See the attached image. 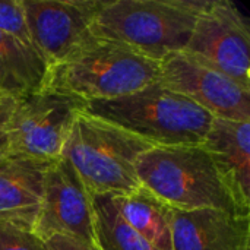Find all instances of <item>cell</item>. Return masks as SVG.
<instances>
[{
  "label": "cell",
  "mask_w": 250,
  "mask_h": 250,
  "mask_svg": "<svg viewBox=\"0 0 250 250\" xmlns=\"http://www.w3.org/2000/svg\"><path fill=\"white\" fill-rule=\"evenodd\" d=\"M141 186L176 211L223 209L250 215L236 202L202 145L152 146L136 163Z\"/></svg>",
  "instance_id": "277c9868"
},
{
  "label": "cell",
  "mask_w": 250,
  "mask_h": 250,
  "mask_svg": "<svg viewBox=\"0 0 250 250\" xmlns=\"http://www.w3.org/2000/svg\"><path fill=\"white\" fill-rule=\"evenodd\" d=\"M32 233L42 242L64 236L97 245L92 195L66 158L50 164L44 177V195Z\"/></svg>",
  "instance_id": "ba28073f"
},
{
  "label": "cell",
  "mask_w": 250,
  "mask_h": 250,
  "mask_svg": "<svg viewBox=\"0 0 250 250\" xmlns=\"http://www.w3.org/2000/svg\"><path fill=\"white\" fill-rule=\"evenodd\" d=\"M201 145L239 207L250 212V122L214 117Z\"/></svg>",
  "instance_id": "4fadbf2b"
},
{
  "label": "cell",
  "mask_w": 250,
  "mask_h": 250,
  "mask_svg": "<svg viewBox=\"0 0 250 250\" xmlns=\"http://www.w3.org/2000/svg\"><path fill=\"white\" fill-rule=\"evenodd\" d=\"M0 98H1V97H0Z\"/></svg>",
  "instance_id": "44dd1931"
},
{
  "label": "cell",
  "mask_w": 250,
  "mask_h": 250,
  "mask_svg": "<svg viewBox=\"0 0 250 250\" xmlns=\"http://www.w3.org/2000/svg\"><path fill=\"white\" fill-rule=\"evenodd\" d=\"M173 250H250V215L173 209Z\"/></svg>",
  "instance_id": "8fae6325"
},
{
  "label": "cell",
  "mask_w": 250,
  "mask_h": 250,
  "mask_svg": "<svg viewBox=\"0 0 250 250\" xmlns=\"http://www.w3.org/2000/svg\"><path fill=\"white\" fill-rule=\"evenodd\" d=\"M0 250H45V246L31 230L0 223Z\"/></svg>",
  "instance_id": "ac0fdd59"
},
{
  "label": "cell",
  "mask_w": 250,
  "mask_h": 250,
  "mask_svg": "<svg viewBox=\"0 0 250 250\" xmlns=\"http://www.w3.org/2000/svg\"><path fill=\"white\" fill-rule=\"evenodd\" d=\"M51 163L0 155V223L32 231L42 202L45 171Z\"/></svg>",
  "instance_id": "7c38bea8"
},
{
  "label": "cell",
  "mask_w": 250,
  "mask_h": 250,
  "mask_svg": "<svg viewBox=\"0 0 250 250\" xmlns=\"http://www.w3.org/2000/svg\"><path fill=\"white\" fill-rule=\"evenodd\" d=\"M0 32L32 45L21 0H0Z\"/></svg>",
  "instance_id": "e0dca14e"
},
{
  "label": "cell",
  "mask_w": 250,
  "mask_h": 250,
  "mask_svg": "<svg viewBox=\"0 0 250 250\" xmlns=\"http://www.w3.org/2000/svg\"><path fill=\"white\" fill-rule=\"evenodd\" d=\"M209 0H103L92 32L161 62L189 42Z\"/></svg>",
  "instance_id": "3957f363"
},
{
  "label": "cell",
  "mask_w": 250,
  "mask_h": 250,
  "mask_svg": "<svg viewBox=\"0 0 250 250\" xmlns=\"http://www.w3.org/2000/svg\"><path fill=\"white\" fill-rule=\"evenodd\" d=\"M116 207L127 226L157 250H173V209L146 188L114 196Z\"/></svg>",
  "instance_id": "9a60e30c"
},
{
  "label": "cell",
  "mask_w": 250,
  "mask_h": 250,
  "mask_svg": "<svg viewBox=\"0 0 250 250\" xmlns=\"http://www.w3.org/2000/svg\"><path fill=\"white\" fill-rule=\"evenodd\" d=\"M44 246L45 250H100L98 246H91L64 236H53L44 240Z\"/></svg>",
  "instance_id": "d6986e66"
},
{
  "label": "cell",
  "mask_w": 250,
  "mask_h": 250,
  "mask_svg": "<svg viewBox=\"0 0 250 250\" xmlns=\"http://www.w3.org/2000/svg\"><path fill=\"white\" fill-rule=\"evenodd\" d=\"M183 53L250 89V25L233 1H208Z\"/></svg>",
  "instance_id": "52a82bcc"
},
{
  "label": "cell",
  "mask_w": 250,
  "mask_h": 250,
  "mask_svg": "<svg viewBox=\"0 0 250 250\" xmlns=\"http://www.w3.org/2000/svg\"><path fill=\"white\" fill-rule=\"evenodd\" d=\"M92 204L100 250H157L122 218L114 196L92 195Z\"/></svg>",
  "instance_id": "2e32d148"
},
{
  "label": "cell",
  "mask_w": 250,
  "mask_h": 250,
  "mask_svg": "<svg viewBox=\"0 0 250 250\" xmlns=\"http://www.w3.org/2000/svg\"><path fill=\"white\" fill-rule=\"evenodd\" d=\"M160 78V62L91 32L48 69L45 88L81 100H113L144 89Z\"/></svg>",
  "instance_id": "6da1fadb"
},
{
  "label": "cell",
  "mask_w": 250,
  "mask_h": 250,
  "mask_svg": "<svg viewBox=\"0 0 250 250\" xmlns=\"http://www.w3.org/2000/svg\"><path fill=\"white\" fill-rule=\"evenodd\" d=\"M32 47L51 67L91 32L103 0H21Z\"/></svg>",
  "instance_id": "30bf717a"
},
{
  "label": "cell",
  "mask_w": 250,
  "mask_h": 250,
  "mask_svg": "<svg viewBox=\"0 0 250 250\" xmlns=\"http://www.w3.org/2000/svg\"><path fill=\"white\" fill-rule=\"evenodd\" d=\"M158 83L189 98L215 119L250 122V89L183 51L160 62Z\"/></svg>",
  "instance_id": "9c48e42d"
},
{
  "label": "cell",
  "mask_w": 250,
  "mask_h": 250,
  "mask_svg": "<svg viewBox=\"0 0 250 250\" xmlns=\"http://www.w3.org/2000/svg\"><path fill=\"white\" fill-rule=\"evenodd\" d=\"M15 100L0 98V155H4V144H6V125L9 116L13 110Z\"/></svg>",
  "instance_id": "ffe728a7"
},
{
  "label": "cell",
  "mask_w": 250,
  "mask_h": 250,
  "mask_svg": "<svg viewBox=\"0 0 250 250\" xmlns=\"http://www.w3.org/2000/svg\"><path fill=\"white\" fill-rule=\"evenodd\" d=\"M83 111L152 146L201 145L214 120L207 110L158 82L125 97L86 101Z\"/></svg>",
  "instance_id": "7a4b0ae2"
},
{
  "label": "cell",
  "mask_w": 250,
  "mask_h": 250,
  "mask_svg": "<svg viewBox=\"0 0 250 250\" xmlns=\"http://www.w3.org/2000/svg\"><path fill=\"white\" fill-rule=\"evenodd\" d=\"M50 66L28 44L0 32V97L21 100L45 88Z\"/></svg>",
  "instance_id": "5bb4252c"
},
{
  "label": "cell",
  "mask_w": 250,
  "mask_h": 250,
  "mask_svg": "<svg viewBox=\"0 0 250 250\" xmlns=\"http://www.w3.org/2000/svg\"><path fill=\"white\" fill-rule=\"evenodd\" d=\"M83 107V100L48 88L15 101L6 125L4 155L62 158L70 127Z\"/></svg>",
  "instance_id": "8992f818"
},
{
  "label": "cell",
  "mask_w": 250,
  "mask_h": 250,
  "mask_svg": "<svg viewBox=\"0 0 250 250\" xmlns=\"http://www.w3.org/2000/svg\"><path fill=\"white\" fill-rule=\"evenodd\" d=\"M152 145L83 110L70 127L62 157L91 195L125 196L141 188L136 163Z\"/></svg>",
  "instance_id": "5b68a950"
}]
</instances>
